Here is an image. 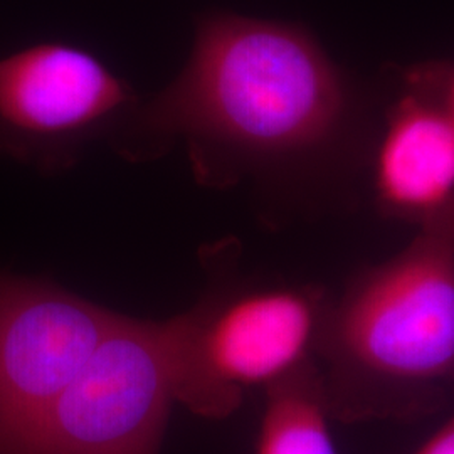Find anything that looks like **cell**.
<instances>
[{
  "label": "cell",
  "mask_w": 454,
  "mask_h": 454,
  "mask_svg": "<svg viewBox=\"0 0 454 454\" xmlns=\"http://www.w3.org/2000/svg\"><path fill=\"white\" fill-rule=\"evenodd\" d=\"M414 454H454V414Z\"/></svg>",
  "instance_id": "9"
},
{
  "label": "cell",
  "mask_w": 454,
  "mask_h": 454,
  "mask_svg": "<svg viewBox=\"0 0 454 454\" xmlns=\"http://www.w3.org/2000/svg\"><path fill=\"white\" fill-rule=\"evenodd\" d=\"M324 377L315 364L266 390L254 454H339Z\"/></svg>",
  "instance_id": "8"
},
{
  "label": "cell",
  "mask_w": 454,
  "mask_h": 454,
  "mask_svg": "<svg viewBox=\"0 0 454 454\" xmlns=\"http://www.w3.org/2000/svg\"><path fill=\"white\" fill-rule=\"evenodd\" d=\"M429 224L442 227V229H448V231L454 232V200L450 204L448 209H444V211L441 212L438 217H434Z\"/></svg>",
  "instance_id": "10"
},
{
  "label": "cell",
  "mask_w": 454,
  "mask_h": 454,
  "mask_svg": "<svg viewBox=\"0 0 454 454\" xmlns=\"http://www.w3.org/2000/svg\"><path fill=\"white\" fill-rule=\"evenodd\" d=\"M133 106L130 84L90 51L39 43L0 56V155L19 162L66 168Z\"/></svg>",
  "instance_id": "5"
},
{
  "label": "cell",
  "mask_w": 454,
  "mask_h": 454,
  "mask_svg": "<svg viewBox=\"0 0 454 454\" xmlns=\"http://www.w3.org/2000/svg\"><path fill=\"white\" fill-rule=\"evenodd\" d=\"M231 244L202 256L209 286L170 318L176 403L204 419H226L247 392H264L313 364L328 300L307 285L234 281Z\"/></svg>",
  "instance_id": "3"
},
{
  "label": "cell",
  "mask_w": 454,
  "mask_h": 454,
  "mask_svg": "<svg viewBox=\"0 0 454 454\" xmlns=\"http://www.w3.org/2000/svg\"><path fill=\"white\" fill-rule=\"evenodd\" d=\"M118 317L56 283L0 273V454H14Z\"/></svg>",
  "instance_id": "6"
},
{
  "label": "cell",
  "mask_w": 454,
  "mask_h": 454,
  "mask_svg": "<svg viewBox=\"0 0 454 454\" xmlns=\"http://www.w3.org/2000/svg\"><path fill=\"white\" fill-rule=\"evenodd\" d=\"M448 101H450V106L454 114V69H451L450 82H448Z\"/></svg>",
  "instance_id": "11"
},
{
  "label": "cell",
  "mask_w": 454,
  "mask_h": 454,
  "mask_svg": "<svg viewBox=\"0 0 454 454\" xmlns=\"http://www.w3.org/2000/svg\"><path fill=\"white\" fill-rule=\"evenodd\" d=\"M172 404L170 320L120 313L14 454H159Z\"/></svg>",
  "instance_id": "4"
},
{
  "label": "cell",
  "mask_w": 454,
  "mask_h": 454,
  "mask_svg": "<svg viewBox=\"0 0 454 454\" xmlns=\"http://www.w3.org/2000/svg\"><path fill=\"white\" fill-rule=\"evenodd\" d=\"M347 110L339 67L305 27L211 12L197 24L182 73L131 108L116 129V145L142 160L180 142L195 179L227 187L251 167L330 144Z\"/></svg>",
  "instance_id": "1"
},
{
  "label": "cell",
  "mask_w": 454,
  "mask_h": 454,
  "mask_svg": "<svg viewBox=\"0 0 454 454\" xmlns=\"http://www.w3.org/2000/svg\"><path fill=\"white\" fill-rule=\"evenodd\" d=\"M335 419L412 418L454 377V234L421 227L330 309L320 340Z\"/></svg>",
  "instance_id": "2"
},
{
  "label": "cell",
  "mask_w": 454,
  "mask_h": 454,
  "mask_svg": "<svg viewBox=\"0 0 454 454\" xmlns=\"http://www.w3.org/2000/svg\"><path fill=\"white\" fill-rule=\"evenodd\" d=\"M451 69L429 66L392 110L375 155L373 184L386 211L427 224L454 200Z\"/></svg>",
  "instance_id": "7"
}]
</instances>
